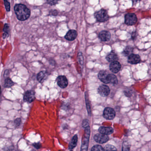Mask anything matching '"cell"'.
<instances>
[{
    "instance_id": "1",
    "label": "cell",
    "mask_w": 151,
    "mask_h": 151,
    "mask_svg": "<svg viewBox=\"0 0 151 151\" xmlns=\"http://www.w3.org/2000/svg\"><path fill=\"white\" fill-rule=\"evenodd\" d=\"M14 11L19 20L24 21L28 19L30 16V10L25 5L17 4L14 6Z\"/></svg>"
},
{
    "instance_id": "2",
    "label": "cell",
    "mask_w": 151,
    "mask_h": 151,
    "mask_svg": "<svg viewBox=\"0 0 151 151\" xmlns=\"http://www.w3.org/2000/svg\"><path fill=\"white\" fill-rule=\"evenodd\" d=\"M85 133L82 137L80 151H87L89 143L90 135V128L89 126L85 128Z\"/></svg>"
},
{
    "instance_id": "3",
    "label": "cell",
    "mask_w": 151,
    "mask_h": 151,
    "mask_svg": "<svg viewBox=\"0 0 151 151\" xmlns=\"http://www.w3.org/2000/svg\"><path fill=\"white\" fill-rule=\"evenodd\" d=\"M94 17L99 22H105L109 19V15L107 11L104 9H101L95 13Z\"/></svg>"
},
{
    "instance_id": "4",
    "label": "cell",
    "mask_w": 151,
    "mask_h": 151,
    "mask_svg": "<svg viewBox=\"0 0 151 151\" xmlns=\"http://www.w3.org/2000/svg\"><path fill=\"white\" fill-rule=\"evenodd\" d=\"M137 18L134 13H127L125 16L124 22L128 25H133L137 22Z\"/></svg>"
},
{
    "instance_id": "5",
    "label": "cell",
    "mask_w": 151,
    "mask_h": 151,
    "mask_svg": "<svg viewBox=\"0 0 151 151\" xmlns=\"http://www.w3.org/2000/svg\"><path fill=\"white\" fill-rule=\"evenodd\" d=\"M116 116V112L114 109L111 107H106L104 110L103 117L107 120H113Z\"/></svg>"
},
{
    "instance_id": "6",
    "label": "cell",
    "mask_w": 151,
    "mask_h": 151,
    "mask_svg": "<svg viewBox=\"0 0 151 151\" xmlns=\"http://www.w3.org/2000/svg\"><path fill=\"white\" fill-rule=\"evenodd\" d=\"M94 139L95 141L99 144H104L106 143L109 141V137L106 135L103 134H96L94 136Z\"/></svg>"
},
{
    "instance_id": "7",
    "label": "cell",
    "mask_w": 151,
    "mask_h": 151,
    "mask_svg": "<svg viewBox=\"0 0 151 151\" xmlns=\"http://www.w3.org/2000/svg\"><path fill=\"white\" fill-rule=\"evenodd\" d=\"M110 88L108 86L105 85H102L100 86L98 88V93L102 97H107L110 93Z\"/></svg>"
},
{
    "instance_id": "8",
    "label": "cell",
    "mask_w": 151,
    "mask_h": 151,
    "mask_svg": "<svg viewBox=\"0 0 151 151\" xmlns=\"http://www.w3.org/2000/svg\"><path fill=\"white\" fill-rule=\"evenodd\" d=\"M24 100L26 102L31 103L35 99V93L33 90H28L25 92Z\"/></svg>"
},
{
    "instance_id": "9",
    "label": "cell",
    "mask_w": 151,
    "mask_h": 151,
    "mask_svg": "<svg viewBox=\"0 0 151 151\" xmlns=\"http://www.w3.org/2000/svg\"><path fill=\"white\" fill-rule=\"evenodd\" d=\"M57 82L58 86L61 88H65L68 85V80L64 76H59L57 78Z\"/></svg>"
},
{
    "instance_id": "10",
    "label": "cell",
    "mask_w": 151,
    "mask_h": 151,
    "mask_svg": "<svg viewBox=\"0 0 151 151\" xmlns=\"http://www.w3.org/2000/svg\"><path fill=\"white\" fill-rule=\"evenodd\" d=\"M141 57L138 55L132 54L128 57L129 63L131 64H136L141 62Z\"/></svg>"
},
{
    "instance_id": "11",
    "label": "cell",
    "mask_w": 151,
    "mask_h": 151,
    "mask_svg": "<svg viewBox=\"0 0 151 151\" xmlns=\"http://www.w3.org/2000/svg\"><path fill=\"white\" fill-rule=\"evenodd\" d=\"M99 37L101 41H107L110 39L111 34L107 31H102L99 34Z\"/></svg>"
},
{
    "instance_id": "12",
    "label": "cell",
    "mask_w": 151,
    "mask_h": 151,
    "mask_svg": "<svg viewBox=\"0 0 151 151\" xmlns=\"http://www.w3.org/2000/svg\"><path fill=\"white\" fill-rule=\"evenodd\" d=\"M121 68V65L118 61L113 62L110 65V69L113 73H117L120 71Z\"/></svg>"
},
{
    "instance_id": "13",
    "label": "cell",
    "mask_w": 151,
    "mask_h": 151,
    "mask_svg": "<svg viewBox=\"0 0 151 151\" xmlns=\"http://www.w3.org/2000/svg\"><path fill=\"white\" fill-rule=\"evenodd\" d=\"M77 36V32L75 30H70L66 33L65 38L67 41H73L76 39Z\"/></svg>"
},
{
    "instance_id": "14",
    "label": "cell",
    "mask_w": 151,
    "mask_h": 151,
    "mask_svg": "<svg viewBox=\"0 0 151 151\" xmlns=\"http://www.w3.org/2000/svg\"><path fill=\"white\" fill-rule=\"evenodd\" d=\"M108 75L107 72L104 71H100L98 75V77L101 81L105 84L109 83L108 80Z\"/></svg>"
},
{
    "instance_id": "15",
    "label": "cell",
    "mask_w": 151,
    "mask_h": 151,
    "mask_svg": "<svg viewBox=\"0 0 151 151\" xmlns=\"http://www.w3.org/2000/svg\"><path fill=\"white\" fill-rule=\"evenodd\" d=\"M99 131L100 134L107 136L113 133V129L111 127L101 126L100 127Z\"/></svg>"
},
{
    "instance_id": "16",
    "label": "cell",
    "mask_w": 151,
    "mask_h": 151,
    "mask_svg": "<svg viewBox=\"0 0 151 151\" xmlns=\"http://www.w3.org/2000/svg\"><path fill=\"white\" fill-rule=\"evenodd\" d=\"M106 59L109 62L111 63L113 62L117 61L118 59V56L116 54L113 52H111L109 54L107 55L106 57Z\"/></svg>"
},
{
    "instance_id": "17",
    "label": "cell",
    "mask_w": 151,
    "mask_h": 151,
    "mask_svg": "<svg viewBox=\"0 0 151 151\" xmlns=\"http://www.w3.org/2000/svg\"><path fill=\"white\" fill-rule=\"evenodd\" d=\"M78 141V137L77 135H75L71 139L70 144H69V149L71 150L76 147L77 145Z\"/></svg>"
},
{
    "instance_id": "18",
    "label": "cell",
    "mask_w": 151,
    "mask_h": 151,
    "mask_svg": "<svg viewBox=\"0 0 151 151\" xmlns=\"http://www.w3.org/2000/svg\"><path fill=\"white\" fill-rule=\"evenodd\" d=\"M47 73L45 71H41L38 73L37 76V79L40 82H43V81L47 77Z\"/></svg>"
},
{
    "instance_id": "19",
    "label": "cell",
    "mask_w": 151,
    "mask_h": 151,
    "mask_svg": "<svg viewBox=\"0 0 151 151\" xmlns=\"http://www.w3.org/2000/svg\"><path fill=\"white\" fill-rule=\"evenodd\" d=\"M85 100H86V106H87L88 113L89 116H90L91 113V107H90V102L89 99L88 95L87 92L85 93Z\"/></svg>"
},
{
    "instance_id": "20",
    "label": "cell",
    "mask_w": 151,
    "mask_h": 151,
    "mask_svg": "<svg viewBox=\"0 0 151 151\" xmlns=\"http://www.w3.org/2000/svg\"><path fill=\"white\" fill-rule=\"evenodd\" d=\"M108 80L109 83L113 84H117L118 82L117 78L113 74H110L108 75Z\"/></svg>"
},
{
    "instance_id": "21",
    "label": "cell",
    "mask_w": 151,
    "mask_h": 151,
    "mask_svg": "<svg viewBox=\"0 0 151 151\" xmlns=\"http://www.w3.org/2000/svg\"><path fill=\"white\" fill-rule=\"evenodd\" d=\"M133 52V48L130 46H127L123 51L122 54L124 56H129L132 54Z\"/></svg>"
},
{
    "instance_id": "22",
    "label": "cell",
    "mask_w": 151,
    "mask_h": 151,
    "mask_svg": "<svg viewBox=\"0 0 151 151\" xmlns=\"http://www.w3.org/2000/svg\"><path fill=\"white\" fill-rule=\"evenodd\" d=\"M130 144L128 141H124L122 143V151H129L130 149Z\"/></svg>"
},
{
    "instance_id": "23",
    "label": "cell",
    "mask_w": 151,
    "mask_h": 151,
    "mask_svg": "<svg viewBox=\"0 0 151 151\" xmlns=\"http://www.w3.org/2000/svg\"><path fill=\"white\" fill-rule=\"evenodd\" d=\"M14 84V82H13L12 80H11L10 78H7L5 79V83H4V87H12L13 86Z\"/></svg>"
},
{
    "instance_id": "24",
    "label": "cell",
    "mask_w": 151,
    "mask_h": 151,
    "mask_svg": "<svg viewBox=\"0 0 151 151\" xmlns=\"http://www.w3.org/2000/svg\"><path fill=\"white\" fill-rule=\"evenodd\" d=\"M105 151H117L116 147L111 145H107L104 148Z\"/></svg>"
},
{
    "instance_id": "25",
    "label": "cell",
    "mask_w": 151,
    "mask_h": 151,
    "mask_svg": "<svg viewBox=\"0 0 151 151\" xmlns=\"http://www.w3.org/2000/svg\"><path fill=\"white\" fill-rule=\"evenodd\" d=\"M91 151H105L104 148L100 145H95L91 148Z\"/></svg>"
},
{
    "instance_id": "26",
    "label": "cell",
    "mask_w": 151,
    "mask_h": 151,
    "mask_svg": "<svg viewBox=\"0 0 151 151\" xmlns=\"http://www.w3.org/2000/svg\"><path fill=\"white\" fill-rule=\"evenodd\" d=\"M3 31L4 32V34H3V38H6V37L8 35L9 32V28L8 24H5L4 29H3Z\"/></svg>"
},
{
    "instance_id": "27",
    "label": "cell",
    "mask_w": 151,
    "mask_h": 151,
    "mask_svg": "<svg viewBox=\"0 0 151 151\" xmlns=\"http://www.w3.org/2000/svg\"><path fill=\"white\" fill-rule=\"evenodd\" d=\"M78 61L79 64L82 66H83V63H84V58H83V55H82V53H78Z\"/></svg>"
},
{
    "instance_id": "28",
    "label": "cell",
    "mask_w": 151,
    "mask_h": 151,
    "mask_svg": "<svg viewBox=\"0 0 151 151\" xmlns=\"http://www.w3.org/2000/svg\"><path fill=\"white\" fill-rule=\"evenodd\" d=\"M4 3H5V6H6V9L7 11H10V4L8 1H4Z\"/></svg>"
},
{
    "instance_id": "29",
    "label": "cell",
    "mask_w": 151,
    "mask_h": 151,
    "mask_svg": "<svg viewBox=\"0 0 151 151\" xmlns=\"http://www.w3.org/2000/svg\"><path fill=\"white\" fill-rule=\"evenodd\" d=\"M89 126V123L88 121L87 120H84L83 121V123H82V126L85 128H87L88 126Z\"/></svg>"
},
{
    "instance_id": "30",
    "label": "cell",
    "mask_w": 151,
    "mask_h": 151,
    "mask_svg": "<svg viewBox=\"0 0 151 151\" xmlns=\"http://www.w3.org/2000/svg\"><path fill=\"white\" fill-rule=\"evenodd\" d=\"M21 121L20 118H17L15 121V124L16 126H19L21 124Z\"/></svg>"
},
{
    "instance_id": "31",
    "label": "cell",
    "mask_w": 151,
    "mask_h": 151,
    "mask_svg": "<svg viewBox=\"0 0 151 151\" xmlns=\"http://www.w3.org/2000/svg\"><path fill=\"white\" fill-rule=\"evenodd\" d=\"M58 1H48V3L50 5H52V6L56 5V4L58 3Z\"/></svg>"
},
{
    "instance_id": "32",
    "label": "cell",
    "mask_w": 151,
    "mask_h": 151,
    "mask_svg": "<svg viewBox=\"0 0 151 151\" xmlns=\"http://www.w3.org/2000/svg\"><path fill=\"white\" fill-rule=\"evenodd\" d=\"M124 94H125V95L127 96V97H130L131 95H132V93H131L130 90H126V91L124 92Z\"/></svg>"
},
{
    "instance_id": "33",
    "label": "cell",
    "mask_w": 151,
    "mask_h": 151,
    "mask_svg": "<svg viewBox=\"0 0 151 151\" xmlns=\"http://www.w3.org/2000/svg\"><path fill=\"white\" fill-rule=\"evenodd\" d=\"M58 11L56 10H52L51 11V14L53 16H56L58 14Z\"/></svg>"
},
{
    "instance_id": "34",
    "label": "cell",
    "mask_w": 151,
    "mask_h": 151,
    "mask_svg": "<svg viewBox=\"0 0 151 151\" xmlns=\"http://www.w3.org/2000/svg\"><path fill=\"white\" fill-rule=\"evenodd\" d=\"M33 145L35 146L36 148H37V149L41 148V145L40 144H35Z\"/></svg>"
},
{
    "instance_id": "35",
    "label": "cell",
    "mask_w": 151,
    "mask_h": 151,
    "mask_svg": "<svg viewBox=\"0 0 151 151\" xmlns=\"http://www.w3.org/2000/svg\"><path fill=\"white\" fill-rule=\"evenodd\" d=\"M136 32H133V34H132V39H133V40H134V39H135L136 37Z\"/></svg>"
},
{
    "instance_id": "36",
    "label": "cell",
    "mask_w": 151,
    "mask_h": 151,
    "mask_svg": "<svg viewBox=\"0 0 151 151\" xmlns=\"http://www.w3.org/2000/svg\"><path fill=\"white\" fill-rule=\"evenodd\" d=\"M1 88H0V94H1Z\"/></svg>"
},
{
    "instance_id": "37",
    "label": "cell",
    "mask_w": 151,
    "mask_h": 151,
    "mask_svg": "<svg viewBox=\"0 0 151 151\" xmlns=\"http://www.w3.org/2000/svg\"></svg>"
}]
</instances>
